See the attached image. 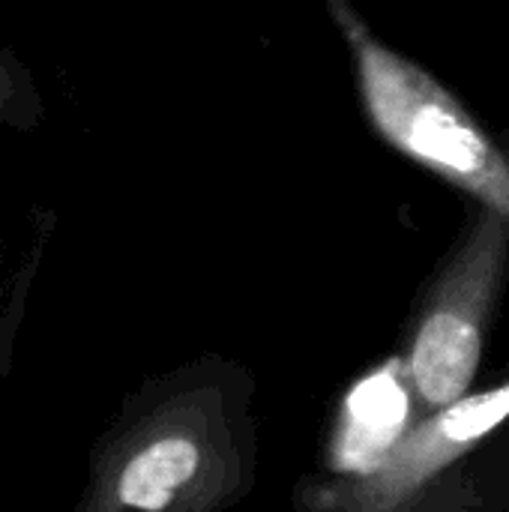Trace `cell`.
<instances>
[{"label": "cell", "instance_id": "6da1fadb", "mask_svg": "<svg viewBox=\"0 0 509 512\" xmlns=\"http://www.w3.org/2000/svg\"><path fill=\"white\" fill-rule=\"evenodd\" d=\"M357 57L375 129L405 156L474 195L509 225V159L426 69L378 42L348 9L333 6Z\"/></svg>", "mask_w": 509, "mask_h": 512}, {"label": "cell", "instance_id": "7a4b0ae2", "mask_svg": "<svg viewBox=\"0 0 509 512\" xmlns=\"http://www.w3.org/2000/svg\"><path fill=\"white\" fill-rule=\"evenodd\" d=\"M507 252L509 225L486 213L453 258L414 333L408 372L432 411L456 405L474 384Z\"/></svg>", "mask_w": 509, "mask_h": 512}, {"label": "cell", "instance_id": "3957f363", "mask_svg": "<svg viewBox=\"0 0 509 512\" xmlns=\"http://www.w3.org/2000/svg\"><path fill=\"white\" fill-rule=\"evenodd\" d=\"M509 417V384L465 396L450 408L435 411L420 429L399 441L390 459L369 477L363 507L372 512L393 510L438 471L471 453Z\"/></svg>", "mask_w": 509, "mask_h": 512}, {"label": "cell", "instance_id": "277c9868", "mask_svg": "<svg viewBox=\"0 0 509 512\" xmlns=\"http://www.w3.org/2000/svg\"><path fill=\"white\" fill-rule=\"evenodd\" d=\"M411 414L408 387L396 360L366 375L345 396L333 465L339 471L372 477L399 447Z\"/></svg>", "mask_w": 509, "mask_h": 512}, {"label": "cell", "instance_id": "5b68a950", "mask_svg": "<svg viewBox=\"0 0 509 512\" xmlns=\"http://www.w3.org/2000/svg\"><path fill=\"white\" fill-rule=\"evenodd\" d=\"M201 462L198 444L183 435H168L147 444L120 471L117 498L120 504L141 512H159L195 477Z\"/></svg>", "mask_w": 509, "mask_h": 512}]
</instances>
